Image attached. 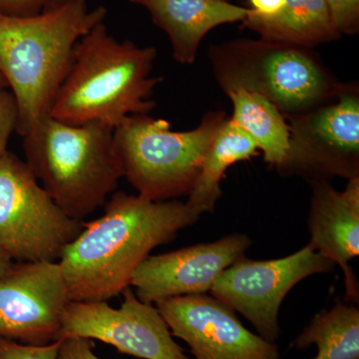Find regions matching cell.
Listing matches in <instances>:
<instances>
[{
    "label": "cell",
    "mask_w": 359,
    "mask_h": 359,
    "mask_svg": "<svg viewBox=\"0 0 359 359\" xmlns=\"http://www.w3.org/2000/svg\"><path fill=\"white\" fill-rule=\"evenodd\" d=\"M32 170L7 151L0 157V249L20 262H57L83 230L40 186Z\"/></svg>",
    "instance_id": "obj_7"
},
{
    "label": "cell",
    "mask_w": 359,
    "mask_h": 359,
    "mask_svg": "<svg viewBox=\"0 0 359 359\" xmlns=\"http://www.w3.org/2000/svg\"><path fill=\"white\" fill-rule=\"evenodd\" d=\"M243 27L259 34L262 39L311 48L339 39L325 0H287L283 11L273 18H259L250 13Z\"/></svg>",
    "instance_id": "obj_16"
},
{
    "label": "cell",
    "mask_w": 359,
    "mask_h": 359,
    "mask_svg": "<svg viewBox=\"0 0 359 359\" xmlns=\"http://www.w3.org/2000/svg\"><path fill=\"white\" fill-rule=\"evenodd\" d=\"M18 108L15 99L9 90L0 92V157L7 152L11 134L15 132Z\"/></svg>",
    "instance_id": "obj_22"
},
{
    "label": "cell",
    "mask_w": 359,
    "mask_h": 359,
    "mask_svg": "<svg viewBox=\"0 0 359 359\" xmlns=\"http://www.w3.org/2000/svg\"><path fill=\"white\" fill-rule=\"evenodd\" d=\"M7 88H8V86H7L6 79H4V75L0 72V92L4 91V90H6Z\"/></svg>",
    "instance_id": "obj_27"
},
{
    "label": "cell",
    "mask_w": 359,
    "mask_h": 359,
    "mask_svg": "<svg viewBox=\"0 0 359 359\" xmlns=\"http://www.w3.org/2000/svg\"><path fill=\"white\" fill-rule=\"evenodd\" d=\"M226 119L222 111L209 112L197 128L176 132L166 120L149 114L130 116L114 129L125 178L139 196L154 202L189 195Z\"/></svg>",
    "instance_id": "obj_6"
},
{
    "label": "cell",
    "mask_w": 359,
    "mask_h": 359,
    "mask_svg": "<svg viewBox=\"0 0 359 359\" xmlns=\"http://www.w3.org/2000/svg\"><path fill=\"white\" fill-rule=\"evenodd\" d=\"M143 6L153 22L169 36L173 57L181 65H193L201 41L217 26L244 21L249 8L228 0H130Z\"/></svg>",
    "instance_id": "obj_15"
},
{
    "label": "cell",
    "mask_w": 359,
    "mask_h": 359,
    "mask_svg": "<svg viewBox=\"0 0 359 359\" xmlns=\"http://www.w3.org/2000/svg\"><path fill=\"white\" fill-rule=\"evenodd\" d=\"M335 29L340 35L359 30V0H325Z\"/></svg>",
    "instance_id": "obj_20"
},
{
    "label": "cell",
    "mask_w": 359,
    "mask_h": 359,
    "mask_svg": "<svg viewBox=\"0 0 359 359\" xmlns=\"http://www.w3.org/2000/svg\"><path fill=\"white\" fill-rule=\"evenodd\" d=\"M103 207L102 216L83 224L58 261L70 301L107 302L121 294L155 248L200 218L187 203L124 192L113 194Z\"/></svg>",
    "instance_id": "obj_1"
},
{
    "label": "cell",
    "mask_w": 359,
    "mask_h": 359,
    "mask_svg": "<svg viewBox=\"0 0 359 359\" xmlns=\"http://www.w3.org/2000/svg\"><path fill=\"white\" fill-rule=\"evenodd\" d=\"M228 1H229V0H228Z\"/></svg>",
    "instance_id": "obj_28"
},
{
    "label": "cell",
    "mask_w": 359,
    "mask_h": 359,
    "mask_svg": "<svg viewBox=\"0 0 359 359\" xmlns=\"http://www.w3.org/2000/svg\"><path fill=\"white\" fill-rule=\"evenodd\" d=\"M93 339L69 337L61 339L57 359H100L94 353Z\"/></svg>",
    "instance_id": "obj_24"
},
{
    "label": "cell",
    "mask_w": 359,
    "mask_h": 359,
    "mask_svg": "<svg viewBox=\"0 0 359 359\" xmlns=\"http://www.w3.org/2000/svg\"><path fill=\"white\" fill-rule=\"evenodd\" d=\"M155 47L118 41L99 23L75 44L67 74L49 115L71 125L99 123L116 128L126 118L155 107Z\"/></svg>",
    "instance_id": "obj_2"
},
{
    "label": "cell",
    "mask_w": 359,
    "mask_h": 359,
    "mask_svg": "<svg viewBox=\"0 0 359 359\" xmlns=\"http://www.w3.org/2000/svg\"><path fill=\"white\" fill-rule=\"evenodd\" d=\"M212 72L224 92L244 89L266 97L285 118L337 93L335 80L309 49L269 40L236 39L211 45Z\"/></svg>",
    "instance_id": "obj_5"
},
{
    "label": "cell",
    "mask_w": 359,
    "mask_h": 359,
    "mask_svg": "<svg viewBox=\"0 0 359 359\" xmlns=\"http://www.w3.org/2000/svg\"><path fill=\"white\" fill-rule=\"evenodd\" d=\"M119 309L107 302H73L63 314L60 339L81 337L100 340L119 353L142 359H192L175 341L153 304L140 301L131 289L122 292Z\"/></svg>",
    "instance_id": "obj_10"
},
{
    "label": "cell",
    "mask_w": 359,
    "mask_h": 359,
    "mask_svg": "<svg viewBox=\"0 0 359 359\" xmlns=\"http://www.w3.org/2000/svg\"><path fill=\"white\" fill-rule=\"evenodd\" d=\"M257 147L252 137L226 118L212 140L199 177L189 194L187 205L198 216L212 212L222 195L221 181L226 170L235 163L250 159Z\"/></svg>",
    "instance_id": "obj_17"
},
{
    "label": "cell",
    "mask_w": 359,
    "mask_h": 359,
    "mask_svg": "<svg viewBox=\"0 0 359 359\" xmlns=\"http://www.w3.org/2000/svg\"><path fill=\"white\" fill-rule=\"evenodd\" d=\"M313 346V359H359V309L339 302L316 314L294 341L299 351Z\"/></svg>",
    "instance_id": "obj_19"
},
{
    "label": "cell",
    "mask_w": 359,
    "mask_h": 359,
    "mask_svg": "<svg viewBox=\"0 0 359 359\" xmlns=\"http://www.w3.org/2000/svg\"><path fill=\"white\" fill-rule=\"evenodd\" d=\"M13 259L4 250L0 249V278L6 275L9 268L13 266Z\"/></svg>",
    "instance_id": "obj_26"
},
{
    "label": "cell",
    "mask_w": 359,
    "mask_h": 359,
    "mask_svg": "<svg viewBox=\"0 0 359 359\" xmlns=\"http://www.w3.org/2000/svg\"><path fill=\"white\" fill-rule=\"evenodd\" d=\"M69 292L58 262H18L0 278V339L26 346L60 340Z\"/></svg>",
    "instance_id": "obj_11"
},
{
    "label": "cell",
    "mask_w": 359,
    "mask_h": 359,
    "mask_svg": "<svg viewBox=\"0 0 359 359\" xmlns=\"http://www.w3.org/2000/svg\"><path fill=\"white\" fill-rule=\"evenodd\" d=\"M250 245L247 236L233 233L216 242L149 257L135 271L131 287L138 299L148 304L205 294L224 269L245 256Z\"/></svg>",
    "instance_id": "obj_13"
},
{
    "label": "cell",
    "mask_w": 359,
    "mask_h": 359,
    "mask_svg": "<svg viewBox=\"0 0 359 359\" xmlns=\"http://www.w3.org/2000/svg\"><path fill=\"white\" fill-rule=\"evenodd\" d=\"M233 103V120L252 137L271 166L283 164L290 148L287 119L266 97L244 89L226 92Z\"/></svg>",
    "instance_id": "obj_18"
},
{
    "label": "cell",
    "mask_w": 359,
    "mask_h": 359,
    "mask_svg": "<svg viewBox=\"0 0 359 359\" xmlns=\"http://www.w3.org/2000/svg\"><path fill=\"white\" fill-rule=\"evenodd\" d=\"M285 119L290 148L276 168L280 174L297 175L311 183L332 177H359L358 87L342 84L332 98Z\"/></svg>",
    "instance_id": "obj_8"
},
{
    "label": "cell",
    "mask_w": 359,
    "mask_h": 359,
    "mask_svg": "<svg viewBox=\"0 0 359 359\" xmlns=\"http://www.w3.org/2000/svg\"><path fill=\"white\" fill-rule=\"evenodd\" d=\"M106 16L105 7L90 11L86 0L35 15L0 13V72L15 99L20 136L49 115L75 44Z\"/></svg>",
    "instance_id": "obj_3"
},
{
    "label": "cell",
    "mask_w": 359,
    "mask_h": 359,
    "mask_svg": "<svg viewBox=\"0 0 359 359\" xmlns=\"http://www.w3.org/2000/svg\"><path fill=\"white\" fill-rule=\"evenodd\" d=\"M287 0H248L250 13L259 18H273L283 11Z\"/></svg>",
    "instance_id": "obj_25"
},
{
    "label": "cell",
    "mask_w": 359,
    "mask_h": 359,
    "mask_svg": "<svg viewBox=\"0 0 359 359\" xmlns=\"http://www.w3.org/2000/svg\"><path fill=\"white\" fill-rule=\"evenodd\" d=\"M313 187L309 245L339 264L344 275L346 301L358 302V283L349 262L359 256V177L348 180L340 192L327 181L313 182Z\"/></svg>",
    "instance_id": "obj_14"
},
{
    "label": "cell",
    "mask_w": 359,
    "mask_h": 359,
    "mask_svg": "<svg viewBox=\"0 0 359 359\" xmlns=\"http://www.w3.org/2000/svg\"><path fill=\"white\" fill-rule=\"evenodd\" d=\"M334 266L330 259L309 245L271 261L242 257L224 269L210 292L233 311L243 314L259 337L276 342L280 332L278 313L287 294L304 278L327 273Z\"/></svg>",
    "instance_id": "obj_9"
},
{
    "label": "cell",
    "mask_w": 359,
    "mask_h": 359,
    "mask_svg": "<svg viewBox=\"0 0 359 359\" xmlns=\"http://www.w3.org/2000/svg\"><path fill=\"white\" fill-rule=\"evenodd\" d=\"M68 1L70 0H0V13L13 16L35 15Z\"/></svg>",
    "instance_id": "obj_23"
},
{
    "label": "cell",
    "mask_w": 359,
    "mask_h": 359,
    "mask_svg": "<svg viewBox=\"0 0 359 359\" xmlns=\"http://www.w3.org/2000/svg\"><path fill=\"white\" fill-rule=\"evenodd\" d=\"M61 339L46 346H26L0 339V359H57Z\"/></svg>",
    "instance_id": "obj_21"
},
{
    "label": "cell",
    "mask_w": 359,
    "mask_h": 359,
    "mask_svg": "<svg viewBox=\"0 0 359 359\" xmlns=\"http://www.w3.org/2000/svg\"><path fill=\"white\" fill-rule=\"evenodd\" d=\"M173 337L194 359H280L276 342L244 327L236 311L210 295L170 297L155 302Z\"/></svg>",
    "instance_id": "obj_12"
},
{
    "label": "cell",
    "mask_w": 359,
    "mask_h": 359,
    "mask_svg": "<svg viewBox=\"0 0 359 359\" xmlns=\"http://www.w3.org/2000/svg\"><path fill=\"white\" fill-rule=\"evenodd\" d=\"M23 138L26 164L71 219L82 221L103 207L124 177L107 125H71L47 115Z\"/></svg>",
    "instance_id": "obj_4"
}]
</instances>
